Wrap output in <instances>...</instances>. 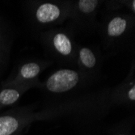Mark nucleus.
Returning <instances> with one entry per match:
<instances>
[{"label":"nucleus","mask_w":135,"mask_h":135,"mask_svg":"<svg viewBox=\"0 0 135 135\" xmlns=\"http://www.w3.org/2000/svg\"><path fill=\"white\" fill-rule=\"evenodd\" d=\"M111 87L50 96L35 110L36 120L62 122L81 135H97L113 104Z\"/></svg>","instance_id":"obj_1"},{"label":"nucleus","mask_w":135,"mask_h":135,"mask_svg":"<svg viewBox=\"0 0 135 135\" xmlns=\"http://www.w3.org/2000/svg\"><path fill=\"white\" fill-rule=\"evenodd\" d=\"M97 81L76 68H64L52 73L37 88L50 96L62 95L89 89Z\"/></svg>","instance_id":"obj_2"},{"label":"nucleus","mask_w":135,"mask_h":135,"mask_svg":"<svg viewBox=\"0 0 135 135\" xmlns=\"http://www.w3.org/2000/svg\"><path fill=\"white\" fill-rule=\"evenodd\" d=\"M74 32L73 28L57 27L43 32L41 34V41L46 50L57 62L75 68L78 43Z\"/></svg>","instance_id":"obj_3"},{"label":"nucleus","mask_w":135,"mask_h":135,"mask_svg":"<svg viewBox=\"0 0 135 135\" xmlns=\"http://www.w3.org/2000/svg\"><path fill=\"white\" fill-rule=\"evenodd\" d=\"M27 7L34 25L49 30L69 19L70 1H28Z\"/></svg>","instance_id":"obj_4"},{"label":"nucleus","mask_w":135,"mask_h":135,"mask_svg":"<svg viewBox=\"0 0 135 135\" xmlns=\"http://www.w3.org/2000/svg\"><path fill=\"white\" fill-rule=\"evenodd\" d=\"M135 28V15L111 13L98 25L102 41L107 49H114L130 37Z\"/></svg>","instance_id":"obj_5"},{"label":"nucleus","mask_w":135,"mask_h":135,"mask_svg":"<svg viewBox=\"0 0 135 135\" xmlns=\"http://www.w3.org/2000/svg\"><path fill=\"white\" fill-rule=\"evenodd\" d=\"M102 4L103 1L99 0L70 1L69 19L72 28L83 33L94 32L99 25L96 19Z\"/></svg>","instance_id":"obj_6"},{"label":"nucleus","mask_w":135,"mask_h":135,"mask_svg":"<svg viewBox=\"0 0 135 135\" xmlns=\"http://www.w3.org/2000/svg\"><path fill=\"white\" fill-rule=\"evenodd\" d=\"M36 104L11 108L0 115V135H13L36 121L35 110Z\"/></svg>","instance_id":"obj_7"},{"label":"nucleus","mask_w":135,"mask_h":135,"mask_svg":"<svg viewBox=\"0 0 135 135\" xmlns=\"http://www.w3.org/2000/svg\"><path fill=\"white\" fill-rule=\"evenodd\" d=\"M51 60L31 59L20 62L16 71L12 74L8 79L3 83L2 87L12 85H20L27 83L38 82V77L41 74L53 64Z\"/></svg>","instance_id":"obj_8"},{"label":"nucleus","mask_w":135,"mask_h":135,"mask_svg":"<svg viewBox=\"0 0 135 135\" xmlns=\"http://www.w3.org/2000/svg\"><path fill=\"white\" fill-rule=\"evenodd\" d=\"M102 63V54L99 49L94 46H84L78 44L75 68L86 75L98 79Z\"/></svg>","instance_id":"obj_9"},{"label":"nucleus","mask_w":135,"mask_h":135,"mask_svg":"<svg viewBox=\"0 0 135 135\" xmlns=\"http://www.w3.org/2000/svg\"><path fill=\"white\" fill-rule=\"evenodd\" d=\"M110 99L113 106L133 107L135 104V64L132 62L130 70L124 80L112 88Z\"/></svg>","instance_id":"obj_10"},{"label":"nucleus","mask_w":135,"mask_h":135,"mask_svg":"<svg viewBox=\"0 0 135 135\" xmlns=\"http://www.w3.org/2000/svg\"><path fill=\"white\" fill-rule=\"evenodd\" d=\"M40 83L38 81L3 87L0 90V109L15 104L27 91L32 88H37Z\"/></svg>","instance_id":"obj_11"},{"label":"nucleus","mask_w":135,"mask_h":135,"mask_svg":"<svg viewBox=\"0 0 135 135\" xmlns=\"http://www.w3.org/2000/svg\"><path fill=\"white\" fill-rule=\"evenodd\" d=\"M134 124V117L121 120L118 124L109 127L106 129V133L110 135H132V129Z\"/></svg>","instance_id":"obj_12"},{"label":"nucleus","mask_w":135,"mask_h":135,"mask_svg":"<svg viewBox=\"0 0 135 135\" xmlns=\"http://www.w3.org/2000/svg\"><path fill=\"white\" fill-rule=\"evenodd\" d=\"M103 4L105 6V8L108 12H113L120 11L122 9H126L129 11L130 14L135 15V0H118V1H103Z\"/></svg>","instance_id":"obj_13"},{"label":"nucleus","mask_w":135,"mask_h":135,"mask_svg":"<svg viewBox=\"0 0 135 135\" xmlns=\"http://www.w3.org/2000/svg\"><path fill=\"white\" fill-rule=\"evenodd\" d=\"M0 47L3 48V50H5L6 51H7V42L4 41L3 30H2V27H1V23H0Z\"/></svg>","instance_id":"obj_14"},{"label":"nucleus","mask_w":135,"mask_h":135,"mask_svg":"<svg viewBox=\"0 0 135 135\" xmlns=\"http://www.w3.org/2000/svg\"><path fill=\"white\" fill-rule=\"evenodd\" d=\"M7 52L5 50H3V48L0 47V66L2 65L3 61V57H4V53Z\"/></svg>","instance_id":"obj_15"},{"label":"nucleus","mask_w":135,"mask_h":135,"mask_svg":"<svg viewBox=\"0 0 135 135\" xmlns=\"http://www.w3.org/2000/svg\"><path fill=\"white\" fill-rule=\"evenodd\" d=\"M13 135H22V132H20V133H15V134H13Z\"/></svg>","instance_id":"obj_16"},{"label":"nucleus","mask_w":135,"mask_h":135,"mask_svg":"<svg viewBox=\"0 0 135 135\" xmlns=\"http://www.w3.org/2000/svg\"><path fill=\"white\" fill-rule=\"evenodd\" d=\"M132 135H135V133H132Z\"/></svg>","instance_id":"obj_17"}]
</instances>
